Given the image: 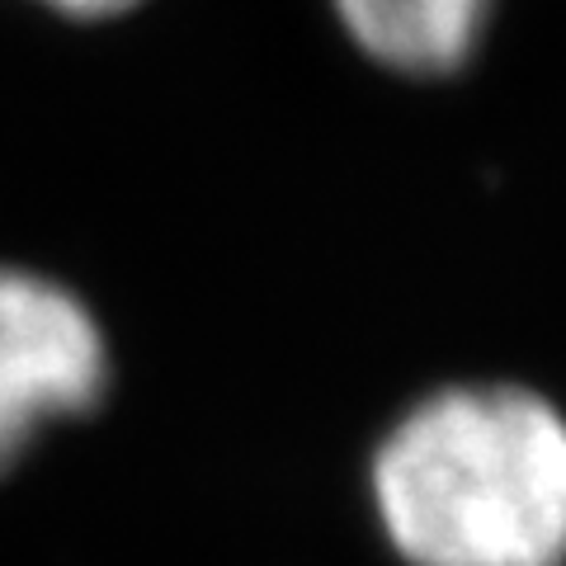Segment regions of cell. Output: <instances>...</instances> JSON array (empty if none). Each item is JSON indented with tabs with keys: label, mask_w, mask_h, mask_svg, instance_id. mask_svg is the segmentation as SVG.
I'll use <instances>...</instances> for the list:
<instances>
[{
	"label": "cell",
	"mask_w": 566,
	"mask_h": 566,
	"mask_svg": "<svg viewBox=\"0 0 566 566\" xmlns=\"http://www.w3.org/2000/svg\"><path fill=\"white\" fill-rule=\"evenodd\" d=\"M48 6H57L66 14H118V10L137 6V0H48Z\"/></svg>",
	"instance_id": "cell-4"
},
{
	"label": "cell",
	"mask_w": 566,
	"mask_h": 566,
	"mask_svg": "<svg viewBox=\"0 0 566 566\" xmlns=\"http://www.w3.org/2000/svg\"><path fill=\"white\" fill-rule=\"evenodd\" d=\"M374 505L411 566H566V416L515 382L444 387L378 444Z\"/></svg>",
	"instance_id": "cell-1"
},
{
	"label": "cell",
	"mask_w": 566,
	"mask_h": 566,
	"mask_svg": "<svg viewBox=\"0 0 566 566\" xmlns=\"http://www.w3.org/2000/svg\"><path fill=\"white\" fill-rule=\"evenodd\" d=\"M109 387V345L66 283L0 264V472L48 424L85 416Z\"/></svg>",
	"instance_id": "cell-2"
},
{
	"label": "cell",
	"mask_w": 566,
	"mask_h": 566,
	"mask_svg": "<svg viewBox=\"0 0 566 566\" xmlns=\"http://www.w3.org/2000/svg\"><path fill=\"white\" fill-rule=\"evenodd\" d=\"M495 0H335V14L368 57L401 76H449L486 33Z\"/></svg>",
	"instance_id": "cell-3"
}]
</instances>
